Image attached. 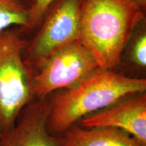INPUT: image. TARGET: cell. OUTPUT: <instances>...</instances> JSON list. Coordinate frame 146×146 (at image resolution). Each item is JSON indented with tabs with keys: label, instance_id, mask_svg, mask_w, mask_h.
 <instances>
[{
	"label": "cell",
	"instance_id": "obj_1",
	"mask_svg": "<svg viewBox=\"0 0 146 146\" xmlns=\"http://www.w3.org/2000/svg\"><path fill=\"white\" fill-rule=\"evenodd\" d=\"M145 91V78L98 68L74 86L56 92L49 100L48 130L52 134L64 133L85 116Z\"/></svg>",
	"mask_w": 146,
	"mask_h": 146
},
{
	"label": "cell",
	"instance_id": "obj_2",
	"mask_svg": "<svg viewBox=\"0 0 146 146\" xmlns=\"http://www.w3.org/2000/svg\"><path fill=\"white\" fill-rule=\"evenodd\" d=\"M144 21L145 10L133 0H85L79 41L100 68L112 70L120 63L134 31Z\"/></svg>",
	"mask_w": 146,
	"mask_h": 146
},
{
	"label": "cell",
	"instance_id": "obj_3",
	"mask_svg": "<svg viewBox=\"0 0 146 146\" xmlns=\"http://www.w3.org/2000/svg\"><path fill=\"white\" fill-rule=\"evenodd\" d=\"M27 39L18 27L0 32V133L10 129L35 98L33 72L23 60Z\"/></svg>",
	"mask_w": 146,
	"mask_h": 146
},
{
	"label": "cell",
	"instance_id": "obj_4",
	"mask_svg": "<svg viewBox=\"0 0 146 146\" xmlns=\"http://www.w3.org/2000/svg\"><path fill=\"white\" fill-rule=\"evenodd\" d=\"M85 0H55L34 37L24 49L23 57L34 72L36 67L58 50L79 41L80 23Z\"/></svg>",
	"mask_w": 146,
	"mask_h": 146
},
{
	"label": "cell",
	"instance_id": "obj_5",
	"mask_svg": "<svg viewBox=\"0 0 146 146\" xmlns=\"http://www.w3.org/2000/svg\"><path fill=\"white\" fill-rule=\"evenodd\" d=\"M94 56L79 41L62 47L45 59L33 72L35 98L70 88L99 68Z\"/></svg>",
	"mask_w": 146,
	"mask_h": 146
},
{
	"label": "cell",
	"instance_id": "obj_6",
	"mask_svg": "<svg viewBox=\"0 0 146 146\" xmlns=\"http://www.w3.org/2000/svg\"><path fill=\"white\" fill-rule=\"evenodd\" d=\"M79 125L86 129H118L146 146L145 92L118 100L110 106L82 118Z\"/></svg>",
	"mask_w": 146,
	"mask_h": 146
},
{
	"label": "cell",
	"instance_id": "obj_7",
	"mask_svg": "<svg viewBox=\"0 0 146 146\" xmlns=\"http://www.w3.org/2000/svg\"><path fill=\"white\" fill-rule=\"evenodd\" d=\"M50 112L47 98H35L22 110L14 125L0 133V146H60V138L48 130Z\"/></svg>",
	"mask_w": 146,
	"mask_h": 146
},
{
	"label": "cell",
	"instance_id": "obj_8",
	"mask_svg": "<svg viewBox=\"0 0 146 146\" xmlns=\"http://www.w3.org/2000/svg\"><path fill=\"white\" fill-rule=\"evenodd\" d=\"M60 138V146H143L129 134L112 128L73 125Z\"/></svg>",
	"mask_w": 146,
	"mask_h": 146
},
{
	"label": "cell",
	"instance_id": "obj_9",
	"mask_svg": "<svg viewBox=\"0 0 146 146\" xmlns=\"http://www.w3.org/2000/svg\"><path fill=\"white\" fill-rule=\"evenodd\" d=\"M29 7L24 0H0V32L13 27L25 28Z\"/></svg>",
	"mask_w": 146,
	"mask_h": 146
},
{
	"label": "cell",
	"instance_id": "obj_10",
	"mask_svg": "<svg viewBox=\"0 0 146 146\" xmlns=\"http://www.w3.org/2000/svg\"><path fill=\"white\" fill-rule=\"evenodd\" d=\"M145 21L141 22L134 31L130 40L129 59L133 64L141 70L146 68V31Z\"/></svg>",
	"mask_w": 146,
	"mask_h": 146
},
{
	"label": "cell",
	"instance_id": "obj_11",
	"mask_svg": "<svg viewBox=\"0 0 146 146\" xmlns=\"http://www.w3.org/2000/svg\"><path fill=\"white\" fill-rule=\"evenodd\" d=\"M55 0H31L27 26L21 29L24 35L36 30Z\"/></svg>",
	"mask_w": 146,
	"mask_h": 146
},
{
	"label": "cell",
	"instance_id": "obj_12",
	"mask_svg": "<svg viewBox=\"0 0 146 146\" xmlns=\"http://www.w3.org/2000/svg\"><path fill=\"white\" fill-rule=\"evenodd\" d=\"M134 2L139 5L141 8L145 11L146 8V0H133Z\"/></svg>",
	"mask_w": 146,
	"mask_h": 146
},
{
	"label": "cell",
	"instance_id": "obj_13",
	"mask_svg": "<svg viewBox=\"0 0 146 146\" xmlns=\"http://www.w3.org/2000/svg\"><path fill=\"white\" fill-rule=\"evenodd\" d=\"M25 1V3H27V5H28V7L29 6V4H30V1L31 0H24Z\"/></svg>",
	"mask_w": 146,
	"mask_h": 146
}]
</instances>
